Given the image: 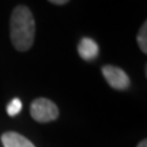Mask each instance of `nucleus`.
Instances as JSON below:
<instances>
[{
	"mask_svg": "<svg viewBox=\"0 0 147 147\" xmlns=\"http://www.w3.org/2000/svg\"><path fill=\"white\" fill-rule=\"evenodd\" d=\"M36 21L27 5L19 4L10 16V38L16 51L26 52L34 44Z\"/></svg>",
	"mask_w": 147,
	"mask_h": 147,
	"instance_id": "1",
	"label": "nucleus"
},
{
	"mask_svg": "<svg viewBox=\"0 0 147 147\" xmlns=\"http://www.w3.org/2000/svg\"><path fill=\"white\" fill-rule=\"evenodd\" d=\"M30 115L38 123H49L57 120L59 108L53 101L48 98H37L30 105Z\"/></svg>",
	"mask_w": 147,
	"mask_h": 147,
	"instance_id": "2",
	"label": "nucleus"
},
{
	"mask_svg": "<svg viewBox=\"0 0 147 147\" xmlns=\"http://www.w3.org/2000/svg\"><path fill=\"white\" fill-rule=\"evenodd\" d=\"M102 75L105 78L106 83L112 89L116 90H127L129 87V76L125 74L124 69L115 67V65H104L102 67Z\"/></svg>",
	"mask_w": 147,
	"mask_h": 147,
	"instance_id": "3",
	"label": "nucleus"
},
{
	"mask_svg": "<svg viewBox=\"0 0 147 147\" xmlns=\"http://www.w3.org/2000/svg\"><path fill=\"white\" fill-rule=\"evenodd\" d=\"M98 45L94 40L91 38H87L84 37L82 38V41L79 42L78 45V52H79V56L86 60V61H90V60H94L97 56H98Z\"/></svg>",
	"mask_w": 147,
	"mask_h": 147,
	"instance_id": "4",
	"label": "nucleus"
},
{
	"mask_svg": "<svg viewBox=\"0 0 147 147\" xmlns=\"http://www.w3.org/2000/svg\"><path fill=\"white\" fill-rule=\"evenodd\" d=\"M1 143L4 147H36L27 138L18 132H5L1 135Z\"/></svg>",
	"mask_w": 147,
	"mask_h": 147,
	"instance_id": "5",
	"label": "nucleus"
},
{
	"mask_svg": "<svg viewBox=\"0 0 147 147\" xmlns=\"http://www.w3.org/2000/svg\"><path fill=\"white\" fill-rule=\"evenodd\" d=\"M138 45H139V49L146 55L147 53V22H143L142 27L139 29V33H138Z\"/></svg>",
	"mask_w": 147,
	"mask_h": 147,
	"instance_id": "6",
	"label": "nucleus"
},
{
	"mask_svg": "<svg viewBox=\"0 0 147 147\" xmlns=\"http://www.w3.org/2000/svg\"><path fill=\"white\" fill-rule=\"evenodd\" d=\"M21 109H22V102H21V100L14 98V100H12L10 104H8V106H7V113H8L10 116H15V115H18V113L21 112Z\"/></svg>",
	"mask_w": 147,
	"mask_h": 147,
	"instance_id": "7",
	"label": "nucleus"
},
{
	"mask_svg": "<svg viewBox=\"0 0 147 147\" xmlns=\"http://www.w3.org/2000/svg\"><path fill=\"white\" fill-rule=\"evenodd\" d=\"M48 1H51L52 4H56V5H64L67 4L69 0H48Z\"/></svg>",
	"mask_w": 147,
	"mask_h": 147,
	"instance_id": "8",
	"label": "nucleus"
},
{
	"mask_svg": "<svg viewBox=\"0 0 147 147\" xmlns=\"http://www.w3.org/2000/svg\"><path fill=\"white\" fill-rule=\"evenodd\" d=\"M138 147H147V140H146V139H143L142 142L138 144Z\"/></svg>",
	"mask_w": 147,
	"mask_h": 147,
	"instance_id": "9",
	"label": "nucleus"
}]
</instances>
